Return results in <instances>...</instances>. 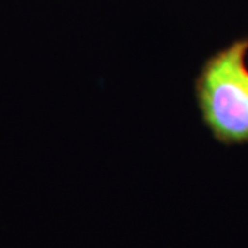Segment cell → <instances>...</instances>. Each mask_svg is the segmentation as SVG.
<instances>
[{"label": "cell", "instance_id": "obj_1", "mask_svg": "<svg viewBox=\"0 0 248 248\" xmlns=\"http://www.w3.org/2000/svg\"><path fill=\"white\" fill-rule=\"evenodd\" d=\"M248 36L202 63L193 83L204 127L223 146L248 145Z\"/></svg>", "mask_w": 248, "mask_h": 248}]
</instances>
